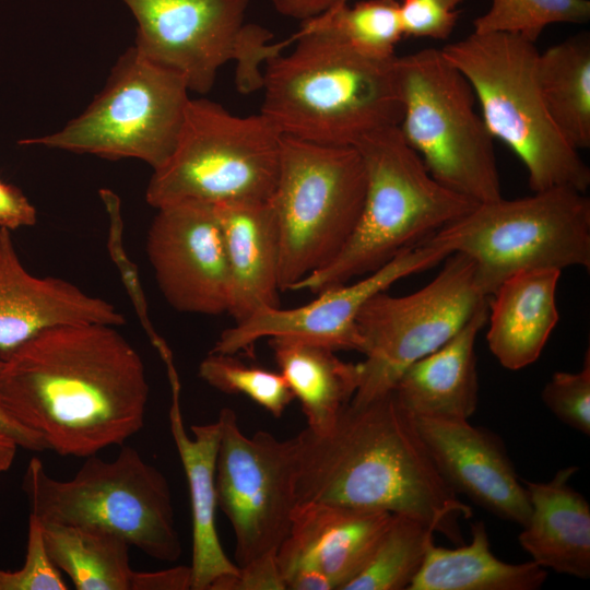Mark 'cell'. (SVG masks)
Masks as SVG:
<instances>
[{"label": "cell", "mask_w": 590, "mask_h": 590, "mask_svg": "<svg viewBox=\"0 0 590 590\" xmlns=\"http://www.w3.org/2000/svg\"><path fill=\"white\" fill-rule=\"evenodd\" d=\"M172 392L169 426L188 483L192 520L191 590H210L238 566L225 554L216 529L215 469L220 425H192L190 437L180 406V380L177 369L167 371Z\"/></svg>", "instance_id": "cell-20"}, {"label": "cell", "mask_w": 590, "mask_h": 590, "mask_svg": "<svg viewBox=\"0 0 590 590\" xmlns=\"http://www.w3.org/2000/svg\"><path fill=\"white\" fill-rule=\"evenodd\" d=\"M487 305L448 342L410 365L397 380L391 391L413 417L469 420L474 414L480 391L475 342L487 323Z\"/></svg>", "instance_id": "cell-22"}, {"label": "cell", "mask_w": 590, "mask_h": 590, "mask_svg": "<svg viewBox=\"0 0 590 590\" xmlns=\"http://www.w3.org/2000/svg\"><path fill=\"white\" fill-rule=\"evenodd\" d=\"M42 524L47 554L78 590H132L127 540L94 526Z\"/></svg>", "instance_id": "cell-28"}, {"label": "cell", "mask_w": 590, "mask_h": 590, "mask_svg": "<svg viewBox=\"0 0 590 590\" xmlns=\"http://www.w3.org/2000/svg\"><path fill=\"white\" fill-rule=\"evenodd\" d=\"M231 278L235 322L280 306V232L270 201L214 204Z\"/></svg>", "instance_id": "cell-21"}, {"label": "cell", "mask_w": 590, "mask_h": 590, "mask_svg": "<svg viewBox=\"0 0 590 590\" xmlns=\"http://www.w3.org/2000/svg\"><path fill=\"white\" fill-rule=\"evenodd\" d=\"M464 0H401L400 20L404 37L447 40L460 16Z\"/></svg>", "instance_id": "cell-35"}, {"label": "cell", "mask_w": 590, "mask_h": 590, "mask_svg": "<svg viewBox=\"0 0 590 590\" xmlns=\"http://www.w3.org/2000/svg\"><path fill=\"white\" fill-rule=\"evenodd\" d=\"M280 374L316 434L327 433L352 401L361 363L345 362L323 344L291 337L269 339Z\"/></svg>", "instance_id": "cell-25"}, {"label": "cell", "mask_w": 590, "mask_h": 590, "mask_svg": "<svg viewBox=\"0 0 590 590\" xmlns=\"http://www.w3.org/2000/svg\"><path fill=\"white\" fill-rule=\"evenodd\" d=\"M22 489L40 523L99 527L162 562L182 553L167 479L126 444L114 460L86 457L69 480L54 479L33 457Z\"/></svg>", "instance_id": "cell-6"}, {"label": "cell", "mask_w": 590, "mask_h": 590, "mask_svg": "<svg viewBox=\"0 0 590 590\" xmlns=\"http://www.w3.org/2000/svg\"><path fill=\"white\" fill-rule=\"evenodd\" d=\"M191 590L190 566L156 571H135L132 590Z\"/></svg>", "instance_id": "cell-39"}, {"label": "cell", "mask_w": 590, "mask_h": 590, "mask_svg": "<svg viewBox=\"0 0 590 590\" xmlns=\"http://www.w3.org/2000/svg\"><path fill=\"white\" fill-rule=\"evenodd\" d=\"M216 421L217 508L233 528L235 560L241 567L276 553L290 531L296 507L295 441L266 430L247 436L229 408L222 409Z\"/></svg>", "instance_id": "cell-14"}, {"label": "cell", "mask_w": 590, "mask_h": 590, "mask_svg": "<svg viewBox=\"0 0 590 590\" xmlns=\"http://www.w3.org/2000/svg\"><path fill=\"white\" fill-rule=\"evenodd\" d=\"M60 570L49 558L40 522L30 515L24 565L14 571L0 568V590H64Z\"/></svg>", "instance_id": "cell-34"}, {"label": "cell", "mask_w": 590, "mask_h": 590, "mask_svg": "<svg viewBox=\"0 0 590 590\" xmlns=\"http://www.w3.org/2000/svg\"><path fill=\"white\" fill-rule=\"evenodd\" d=\"M295 441L296 505L324 503L416 518L461 544L459 519L472 517L442 480L415 418L392 391L349 404L323 434L304 428Z\"/></svg>", "instance_id": "cell-2"}, {"label": "cell", "mask_w": 590, "mask_h": 590, "mask_svg": "<svg viewBox=\"0 0 590 590\" xmlns=\"http://www.w3.org/2000/svg\"><path fill=\"white\" fill-rule=\"evenodd\" d=\"M117 328L51 327L3 359L0 404L62 457L86 458L121 447L144 425L145 366Z\"/></svg>", "instance_id": "cell-1"}, {"label": "cell", "mask_w": 590, "mask_h": 590, "mask_svg": "<svg viewBox=\"0 0 590 590\" xmlns=\"http://www.w3.org/2000/svg\"><path fill=\"white\" fill-rule=\"evenodd\" d=\"M589 19V0H492L472 26L477 34L507 33L535 43L548 25L583 24Z\"/></svg>", "instance_id": "cell-31"}, {"label": "cell", "mask_w": 590, "mask_h": 590, "mask_svg": "<svg viewBox=\"0 0 590 590\" xmlns=\"http://www.w3.org/2000/svg\"><path fill=\"white\" fill-rule=\"evenodd\" d=\"M210 590H286V585L276 553H271L238 567L237 574L219 579Z\"/></svg>", "instance_id": "cell-37"}, {"label": "cell", "mask_w": 590, "mask_h": 590, "mask_svg": "<svg viewBox=\"0 0 590 590\" xmlns=\"http://www.w3.org/2000/svg\"><path fill=\"white\" fill-rule=\"evenodd\" d=\"M434 529L404 515H393L364 569L344 590H404L420 571Z\"/></svg>", "instance_id": "cell-29"}, {"label": "cell", "mask_w": 590, "mask_h": 590, "mask_svg": "<svg viewBox=\"0 0 590 590\" xmlns=\"http://www.w3.org/2000/svg\"><path fill=\"white\" fill-rule=\"evenodd\" d=\"M545 406L564 424L590 435V351L578 371H556L542 389Z\"/></svg>", "instance_id": "cell-33"}, {"label": "cell", "mask_w": 590, "mask_h": 590, "mask_svg": "<svg viewBox=\"0 0 590 590\" xmlns=\"http://www.w3.org/2000/svg\"><path fill=\"white\" fill-rule=\"evenodd\" d=\"M449 255L441 244L427 238L354 283L320 291L314 300L303 306L291 309L278 306L256 311L223 330L210 352L234 355L260 339L291 337L334 351L363 353L364 343L356 323L363 306L399 280L429 269Z\"/></svg>", "instance_id": "cell-15"}, {"label": "cell", "mask_w": 590, "mask_h": 590, "mask_svg": "<svg viewBox=\"0 0 590 590\" xmlns=\"http://www.w3.org/2000/svg\"><path fill=\"white\" fill-rule=\"evenodd\" d=\"M271 2L281 15L303 22L349 0H271Z\"/></svg>", "instance_id": "cell-40"}, {"label": "cell", "mask_w": 590, "mask_h": 590, "mask_svg": "<svg viewBox=\"0 0 590 590\" xmlns=\"http://www.w3.org/2000/svg\"><path fill=\"white\" fill-rule=\"evenodd\" d=\"M560 272L536 269L515 273L489 296L486 342L504 368L519 370L540 357L559 320L556 291Z\"/></svg>", "instance_id": "cell-24"}, {"label": "cell", "mask_w": 590, "mask_h": 590, "mask_svg": "<svg viewBox=\"0 0 590 590\" xmlns=\"http://www.w3.org/2000/svg\"><path fill=\"white\" fill-rule=\"evenodd\" d=\"M451 253L469 257L489 297L515 273L590 268V199L570 187L477 203L430 236Z\"/></svg>", "instance_id": "cell-8"}, {"label": "cell", "mask_w": 590, "mask_h": 590, "mask_svg": "<svg viewBox=\"0 0 590 590\" xmlns=\"http://www.w3.org/2000/svg\"><path fill=\"white\" fill-rule=\"evenodd\" d=\"M440 50L469 81L493 138L526 166L532 191H587L590 168L564 139L541 96L535 43L514 34L472 32Z\"/></svg>", "instance_id": "cell-5"}, {"label": "cell", "mask_w": 590, "mask_h": 590, "mask_svg": "<svg viewBox=\"0 0 590 590\" xmlns=\"http://www.w3.org/2000/svg\"><path fill=\"white\" fill-rule=\"evenodd\" d=\"M156 210L146 255L166 302L185 314H228L231 278L213 204L180 201Z\"/></svg>", "instance_id": "cell-16"}, {"label": "cell", "mask_w": 590, "mask_h": 590, "mask_svg": "<svg viewBox=\"0 0 590 590\" xmlns=\"http://www.w3.org/2000/svg\"><path fill=\"white\" fill-rule=\"evenodd\" d=\"M293 48L267 61L262 114L283 137L354 146L402 118L396 59L365 56L332 33L300 24Z\"/></svg>", "instance_id": "cell-3"}, {"label": "cell", "mask_w": 590, "mask_h": 590, "mask_svg": "<svg viewBox=\"0 0 590 590\" xmlns=\"http://www.w3.org/2000/svg\"><path fill=\"white\" fill-rule=\"evenodd\" d=\"M0 354V370L3 363ZM0 434L12 439L19 447L31 451H44L47 446L43 438L36 433L14 421L0 404Z\"/></svg>", "instance_id": "cell-41"}, {"label": "cell", "mask_w": 590, "mask_h": 590, "mask_svg": "<svg viewBox=\"0 0 590 590\" xmlns=\"http://www.w3.org/2000/svg\"><path fill=\"white\" fill-rule=\"evenodd\" d=\"M184 78L129 47L117 60L102 92L61 130L24 139L108 160L138 158L153 170L172 155L190 101Z\"/></svg>", "instance_id": "cell-12"}, {"label": "cell", "mask_w": 590, "mask_h": 590, "mask_svg": "<svg viewBox=\"0 0 590 590\" xmlns=\"http://www.w3.org/2000/svg\"><path fill=\"white\" fill-rule=\"evenodd\" d=\"M138 22L134 47L152 62L180 74L189 91L206 94L219 70L236 62L243 94L262 87L261 66L294 38L271 43L266 27L246 23L250 0H123Z\"/></svg>", "instance_id": "cell-11"}, {"label": "cell", "mask_w": 590, "mask_h": 590, "mask_svg": "<svg viewBox=\"0 0 590 590\" xmlns=\"http://www.w3.org/2000/svg\"><path fill=\"white\" fill-rule=\"evenodd\" d=\"M471 541L455 548L428 546L423 565L408 590H536L547 570L528 560L504 562L491 548L483 521L471 524Z\"/></svg>", "instance_id": "cell-26"}, {"label": "cell", "mask_w": 590, "mask_h": 590, "mask_svg": "<svg viewBox=\"0 0 590 590\" xmlns=\"http://www.w3.org/2000/svg\"><path fill=\"white\" fill-rule=\"evenodd\" d=\"M414 418L436 469L456 494L498 518L528 523L527 488L496 433L469 420Z\"/></svg>", "instance_id": "cell-17"}, {"label": "cell", "mask_w": 590, "mask_h": 590, "mask_svg": "<svg viewBox=\"0 0 590 590\" xmlns=\"http://www.w3.org/2000/svg\"><path fill=\"white\" fill-rule=\"evenodd\" d=\"M393 514L324 503L296 505L290 531L276 551L284 581L300 570L324 575L344 590L366 566Z\"/></svg>", "instance_id": "cell-18"}, {"label": "cell", "mask_w": 590, "mask_h": 590, "mask_svg": "<svg viewBox=\"0 0 590 590\" xmlns=\"http://www.w3.org/2000/svg\"><path fill=\"white\" fill-rule=\"evenodd\" d=\"M99 194L109 217V252L121 273V279L150 341H154L158 338V333L155 331L149 318L148 303L139 280L137 268L128 258L122 244L123 223L120 211V200L117 194L108 189H101Z\"/></svg>", "instance_id": "cell-36"}, {"label": "cell", "mask_w": 590, "mask_h": 590, "mask_svg": "<svg viewBox=\"0 0 590 590\" xmlns=\"http://www.w3.org/2000/svg\"><path fill=\"white\" fill-rule=\"evenodd\" d=\"M19 446L7 436L0 434V474L13 464Z\"/></svg>", "instance_id": "cell-43"}, {"label": "cell", "mask_w": 590, "mask_h": 590, "mask_svg": "<svg viewBox=\"0 0 590 590\" xmlns=\"http://www.w3.org/2000/svg\"><path fill=\"white\" fill-rule=\"evenodd\" d=\"M394 68L398 127L429 174L476 203L502 198L494 138L467 78L434 47L397 56Z\"/></svg>", "instance_id": "cell-7"}, {"label": "cell", "mask_w": 590, "mask_h": 590, "mask_svg": "<svg viewBox=\"0 0 590 590\" xmlns=\"http://www.w3.org/2000/svg\"><path fill=\"white\" fill-rule=\"evenodd\" d=\"M473 261L455 252L422 288L400 296L380 292L358 312L365 359L351 404L389 393L402 373L456 335L488 304Z\"/></svg>", "instance_id": "cell-13"}, {"label": "cell", "mask_w": 590, "mask_h": 590, "mask_svg": "<svg viewBox=\"0 0 590 590\" xmlns=\"http://www.w3.org/2000/svg\"><path fill=\"white\" fill-rule=\"evenodd\" d=\"M354 148L366 173L365 199L356 227L338 257L293 291L317 294L368 274L477 204L438 182L398 126L365 135Z\"/></svg>", "instance_id": "cell-4"}, {"label": "cell", "mask_w": 590, "mask_h": 590, "mask_svg": "<svg viewBox=\"0 0 590 590\" xmlns=\"http://www.w3.org/2000/svg\"><path fill=\"white\" fill-rule=\"evenodd\" d=\"M199 377L227 394H243L280 417L294 396L280 371L246 365L233 354L209 352L198 367Z\"/></svg>", "instance_id": "cell-32"}, {"label": "cell", "mask_w": 590, "mask_h": 590, "mask_svg": "<svg viewBox=\"0 0 590 590\" xmlns=\"http://www.w3.org/2000/svg\"><path fill=\"white\" fill-rule=\"evenodd\" d=\"M302 23L328 31L356 51L381 60L397 57L396 46L404 37L398 0L344 2Z\"/></svg>", "instance_id": "cell-30"}, {"label": "cell", "mask_w": 590, "mask_h": 590, "mask_svg": "<svg viewBox=\"0 0 590 590\" xmlns=\"http://www.w3.org/2000/svg\"><path fill=\"white\" fill-rule=\"evenodd\" d=\"M123 315L60 278L36 276L21 261L11 231L0 227V354L5 358L40 331L70 323L126 324Z\"/></svg>", "instance_id": "cell-19"}, {"label": "cell", "mask_w": 590, "mask_h": 590, "mask_svg": "<svg viewBox=\"0 0 590 590\" xmlns=\"http://www.w3.org/2000/svg\"><path fill=\"white\" fill-rule=\"evenodd\" d=\"M282 137L262 114L237 116L208 98H190L176 146L153 170L145 200L155 209L180 201H270Z\"/></svg>", "instance_id": "cell-9"}, {"label": "cell", "mask_w": 590, "mask_h": 590, "mask_svg": "<svg viewBox=\"0 0 590 590\" xmlns=\"http://www.w3.org/2000/svg\"><path fill=\"white\" fill-rule=\"evenodd\" d=\"M286 589L290 590H333L330 580L315 570H300L285 580Z\"/></svg>", "instance_id": "cell-42"}, {"label": "cell", "mask_w": 590, "mask_h": 590, "mask_svg": "<svg viewBox=\"0 0 590 590\" xmlns=\"http://www.w3.org/2000/svg\"><path fill=\"white\" fill-rule=\"evenodd\" d=\"M37 212L27 197L0 178V227L11 232L35 225Z\"/></svg>", "instance_id": "cell-38"}, {"label": "cell", "mask_w": 590, "mask_h": 590, "mask_svg": "<svg viewBox=\"0 0 590 590\" xmlns=\"http://www.w3.org/2000/svg\"><path fill=\"white\" fill-rule=\"evenodd\" d=\"M365 192V167L354 146L282 137L271 199L280 232V292L293 291L338 257L356 227Z\"/></svg>", "instance_id": "cell-10"}, {"label": "cell", "mask_w": 590, "mask_h": 590, "mask_svg": "<svg viewBox=\"0 0 590 590\" xmlns=\"http://www.w3.org/2000/svg\"><path fill=\"white\" fill-rule=\"evenodd\" d=\"M578 467L544 482L523 481L530 517L518 536L531 560L558 574L590 577V505L569 483Z\"/></svg>", "instance_id": "cell-23"}, {"label": "cell", "mask_w": 590, "mask_h": 590, "mask_svg": "<svg viewBox=\"0 0 590 590\" xmlns=\"http://www.w3.org/2000/svg\"><path fill=\"white\" fill-rule=\"evenodd\" d=\"M536 82L564 139L577 151L590 146V36L581 33L539 52Z\"/></svg>", "instance_id": "cell-27"}]
</instances>
